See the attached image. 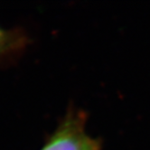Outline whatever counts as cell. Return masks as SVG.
<instances>
[{
	"label": "cell",
	"mask_w": 150,
	"mask_h": 150,
	"mask_svg": "<svg viewBox=\"0 0 150 150\" xmlns=\"http://www.w3.org/2000/svg\"><path fill=\"white\" fill-rule=\"evenodd\" d=\"M10 38L11 36H9L5 30L0 28V54L6 50L10 42Z\"/></svg>",
	"instance_id": "cell-2"
},
{
	"label": "cell",
	"mask_w": 150,
	"mask_h": 150,
	"mask_svg": "<svg viewBox=\"0 0 150 150\" xmlns=\"http://www.w3.org/2000/svg\"><path fill=\"white\" fill-rule=\"evenodd\" d=\"M41 150H100V145L84 130L79 116H70Z\"/></svg>",
	"instance_id": "cell-1"
}]
</instances>
